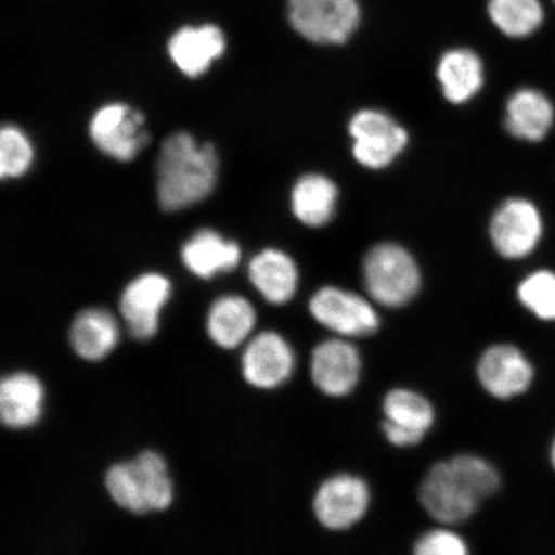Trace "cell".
Returning a JSON list of instances; mask_svg holds the SVG:
<instances>
[{
	"label": "cell",
	"mask_w": 555,
	"mask_h": 555,
	"mask_svg": "<svg viewBox=\"0 0 555 555\" xmlns=\"http://www.w3.org/2000/svg\"><path fill=\"white\" fill-rule=\"evenodd\" d=\"M501 486L498 470L475 455L440 462L423 478L420 499L429 516L443 525H457L474 516L486 498Z\"/></svg>",
	"instance_id": "obj_1"
},
{
	"label": "cell",
	"mask_w": 555,
	"mask_h": 555,
	"mask_svg": "<svg viewBox=\"0 0 555 555\" xmlns=\"http://www.w3.org/2000/svg\"><path fill=\"white\" fill-rule=\"evenodd\" d=\"M214 145H198L189 133L170 135L157 162V194L165 211H179L210 196L218 180Z\"/></svg>",
	"instance_id": "obj_2"
},
{
	"label": "cell",
	"mask_w": 555,
	"mask_h": 555,
	"mask_svg": "<svg viewBox=\"0 0 555 555\" xmlns=\"http://www.w3.org/2000/svg\"><path fill=\"white\" fill-rule=\"evenodd\" d=\"M104 485L113 501L133 515L169 508L173 499L168 464L156 451H144L134 461L115 464Z\"/></svg>",
	"instance_id": "obj_3"
},
{
	"label": "cell",
	"mask_w": 555,
	"mask_h": 555,
	"mask_svg": "<svg viewBox=\"0 0 555 555\" xmlns=\"http://www.w3.org/2000/svg\"><path fill=\"white\" fill-rule=\"evenodd\" d=\"M363 274L367 294L386 308L404 307L421 288V272L413 256L393 243H382L367 253Z\"/></svg>",
	"instance_id": "obj_4"
},
{
	"label": "cell",
	"mask_w": 555,
	"mask_h": 555,
	"mask_svg": "<svg viewBox=\"0 0 555 555\" xmlns=\"http://www.w3.org/2000/svg\"><path fill=\"white\" fill-rule=\"evenodd\" d=\"M289 23L315 44H344L360 23L359 0H287Z\"/></svg>",
	"instance_id": "obj_5"
},
{
	"label": "cell",
	"mask_w": 555,
	"mask_h": 555,
	"mask_svg": "<svg viewBox=\"0 0 555 555\" xmlns=\"http://www.w3.org/2000/svg\"><path fill=\"white\" fill-rule=\"evenodd\" d=\"M353 157L370 169H384L406 147L408 133L390 115L362 109L350 121Z\"/></svg>",
	"instance_id": "obj_6"
},
{
	"label": "cell",
	"mask_w": 555,
	"mask_h": 555,
	"mask_svg": "<svg viewBox=\"0 0 555 555\" xmlns=\"http://www.w3.org/2000/svg\"><path fill=\"white\" fill-rule=\"evenodd\" d=\"M310 312L319 324L344 337H366L379 327L370 301L337 287H324L311 297Z\"/></svg>",
	"instance_id": "obj_7"
},
{
	"label": "cell",
	"mask_w": 555,
	"mask_h": 555,
	"mask_svg": "<svg viewBox=\"0 0 555 555\" xmlns=\"http://www.w3.org/2000/svg\"><path fill=\"white\" fill-rule=\"evenodd\" d=\"M90 137L104 154L119 162L134 159L150 141L143 115L119 103L96 111L90 122Z\"/></svg>",
	"instance_id": "obj_8"
},
{
	"label": "cell",
	"mask_w": 555,
	"mask_h": 555,
	"mask_svg": "<svg viewBox=\"0 0 555 555\" xmlns=\"http://www.w3.org/2000/svg\"><path fill=\"white\" fill-rule=\"evenodd\" d=\"M543 220L535 205L522 198L506 201L491 220L490 235L506 259H522L538 246Z\"/></svg>",
	"instance_id": "obj_9"
},
{
	"label": "cell",
	"mask_w": 555,
	"mask_h": 555,
	"mask_svg": "<svg viewBox=\"0 0 555 555\" xmlns=\"http://www.w3.org/2000/svg\"><path fill=\"white\" fill-rule=\"evenodd\" d=\"M370 502V488L362 478L337 475L319 488L312 505L319 522L330 530L341 531L364 517Z\"/></svg>",
	"instance_id": "obj_10"
},
{
	"label": "cell",
	"mask_w": 555,
	"mask_h": 555,
	"mask_svg": "<svg viewBox=\"0 0 555 555\" xmlns=\"http://www.w3.org/2000/svg\"><path fill=\"white\" fill-rule=\"evenodd\" d=\"M170 295L171 283L168 278L156 273L138 276L125 288L120 311L131 337L147 341L156 336L159 314Z\"/></svg>",
	"instance_id": "obj_11"
},
{
	"label": "cell",
	"mask_w": 555,
	"mask_h": 555,
	"mask_svg": "<svg viewBox=\"0 0 555 555\" xmlns=\"http://www.w3.org/2000/svg\"><path fill=\"white\" fill-rule=\"evenodd\" d=\"M295 371L293 347L275 332H263L246 347L242 357L243 377L260 390H273Z\"/></svg>",
	"instance_id": "obj_12"
},
{
	"label": "cell",
	"mask_w": 555,
	"mask_h": 555,
	"mask_svg": "<svg viewBox=\"0 0 555 555\" xmlns=\"http://www.w3.org/2000/svg\"><path fill=\"white\" fill-rule=\"evenodd\" d=\"M362 359L357 347L344 339L318 345L311 357V377L319 391L332 398L349 395L357 387Z\"/></svg>",
	"instance_id": "obj_13"
},
{
	"label": "cell",
	"mask_w": 555,
	"mask_h": 555,
	"mask_svg": "<svg viewBox=\"0 0 555 555\" xmlns=\"http://www.w3.org/2000/svg\"><path fill=\"white\" fill-rule=\"evenodd\" d=\"M478 379L492 397L506 400L529 390L533 370L517 347L496 345L486 350L478 362Z\"/></svg>",
	"instance_id": "obj_14"
},
{
	"label": "cell",
	"mask_w": 555,
	"mask_h": 555,
	"mask_svg": "<svg viewBox=\"0 0 555 555\" xmlns=\"http://www.w3.org/2000/svg\"><path fill=\"white\" fill-rule=\"evenodd\" d=\"M225 51V38L219 27H183L169 41L170 57L185 75L197 78Z\"/></svg>",
	"instance_id": "obj_15"
},
{
	"label": "cell",
	"mask_w": 555,
	"mask_h": 555,
	"mask_svg": "<svg viewBox=\"0 0 555 555\" xmlns=\"http://www.w3.org/2000/svg\"><path fill=\"white\" fill-rule=\"evenodd\" d=\"M44 388L30 373H16L0 384V418L12 429L37 425L43 414Z\"/></svg>",
	"instance_id": "obj_16"
},
{
	"label": "cell",
	"mask_w": 555,
	"mask_h": 555,
	"mask_svg": "<svg viewBox=\"0 0 555 555\" xmlns=\"http://www.w3.org/2000/svg\"><path fill=\"white\" fill-rule=\"evenodd\" d=\"M119 324L111 312L87 309L76 315L69 330V343L81 359L100 362L119 344Z\"/></svg>",
	"instance_id": "obj_17"
},
{
	"label": "cell",
	"mask_w": 555,
	"mask_h": 555,
	"mask_svg": "<svg viewBox=\"0 0 555 555\" xmlns=\"http://www.w3.org/2000/svg\"><path fill=\"white\" fill-rule=\"evenodd\" d=\"M553 121V104L539 90L520 89L506 103L505 128L522 141H541L551 130Z\"/></svg>",
	"instance_id": "obj_18"
},
{
	"label": "cell",
	"mask_w": 555,
	"mask_h": 555,
	"mask_svg": "<svg viewBox=\"0 0 555 555\" xmlns=\"http://www.w3.org/2000/svg\"><path fill=\"white\" fill-rule=\"evenodd\" d=\"M182 258L194 275L210 280L215 274L231 272L237 267L241 249L237 243L221 238L210 229H203L185 243Z\"/></svg>",
	"instance_id": "obj_19"
},
{
	"label": "cell",
	"mask_w": 555,
	"mask_h": 555,
	"mask_svg": "<svg viewBox=\"0 0 555 555\" xmlns=\"http://www.w3.org/2000/svg\"><path fill=\"white\" fill-rule=\"evenodd\" d=\"M249 280L256 289L274 305L286 304L296 294L298 272L288 255L278 249H266L249 263Z\"/></svg>",
	"instance_id": "obj_20"
},
{
	"label": "cell",
	"mask_w": 555,
	"mask_h": 555,
	"mask_svg": "<svg viewBox=\"0 0 555 555\" xmlns=\"http://www.w3.org/2000/svg\"><path fill=\"white\" fill-rule=\"evenodd\" d=\"M255 324V309L241 296L220 297L207 315L208 336L225 350L235 349L245 341Z\"/></svg>",
	"instance_id": "obj_21"
},
{
	"label": "cell",
	"mask_w": 555,
	"mask_h": 555,
	"mask_svg": "<svg viewBox=\"0 0 555 555\" xmlns=\"http://www.w3.org/2000/svg\"><path fill=\"white\" fill-rule=\"evenodd\" d=\"M442 93L451 103L467 102L483 86L482 61L469 50H453L442 55L437 66Z\"/></svg>",
	"instance_id": "obj_22"
},
{
	"label": "cell",
	"mask_w": 555,
	"mask_h": 555,
	"mask_svg": "<svg viewBox=\"0 0 555 555\" xmlns=\"http://www.w3.org/2000/svg\"><path fill=\"white\" fill-rule=\"evenodd\" d=\"M338 190L335 183L321 173H308L298 179L293 191L295 217L308 227L328 223L335 212Z\"/></svg>",
	"instance_id": "obj_23"
},
{
	"label": "cell",
	"mask_w": 555,
	"mask_h": 555,
	"mask_svg": "<svg viewBox=\"0 0 555 555\" xmlns=\"http://www.w3.org/2000/svg\"><path fill=\"white\" fill-rule=\"evenodd\" d=\"M489 16L509 38H526L535 33L544 20L540 0H490Z\"/></svg>",
	"instance_id": "obj_24"
},
{
	"label": "cell",
	"mask_w": 555,
	"mask_h": 555,
	"mask_svg": "<svg viewBox=\"0 0 555 555\" xmlns=\"http://www.w3.org/2000/svg\"><path fill=\"white\" fill-rule=\"evenodd\" d=\"M384 411L387 421L425 434L435 421L434 408L428 400L405 388L386 395Z\"/></svg>",
	"instance_id": "obj_25"
},
{
	"label": "cell",
	"mask_w": 555,
	"mask_h": 555,
	"mask_svg": "<svg viewBox=\"0 0 555 555\" xmlns=\"http://www.w3.org/2000/svg\"><path fill=\"white\" fill-rule=\"evenodd\" d=\"M519 301L543 321H555V274L540 270L518 287Z\"/></svg>",
	"instance_id": "obj_26"
},
{
	"label": "cell",
	"mask_w": 555,
	"mask_h": 555,
	"mask_svg": "<svg viewBox=\"0 0 555 555\" xmlns=\"http://www.w3.org/2000/svg\"><path fill=\"white\" fill-rule=\"evenodd\" d=\"M33 162L29 139L13 125H5L0 133V176L17 178L24 176Z\"/></svg>",
	"instance_id": "obj_27"
},
{
	"label": "cell",
	"mask_w": 555,
	"mask_h": 555,
	"mask_svg": "<svg viewBox=\"0 0 555 555\" xmlns=\"http://www.w3.org/2000/svg\"><path fill=\"white\" fill-rule=\"evenodd\" d=\"M414 553L418 555H466L468 547L457 533L439 529L429 531L416 541Z\"/></svg>",
	"instance_id": "obj_28"
},
{
	"label": "cell",
	"mask_w": 555,
	"mask_h": 555,
	"mask_svg": "<svg viewBox=\"0 0 555 555\" xmlns=\"http://www.w3.org/2000/svg\"><path fill=\"white\" fill-rule=\"evenodd\" d=\"M384 433L387 440L390 441L392 446L399 448L414 447L416 443H420L426 435L425 433L397 425V423L387 420L384 423Z\"/></svg>",
	"instance_id": "obj_29"
},
{
	"label": "cell",
	"mask_w": 555,
	"mask_h": 555,
	"mask_svg": "<svg viewBox=\"0 0 555 555\" xmlns=\"http://www.w3.org/2000/svg\"><path fill=\"white\" fill-rule=\"evenodd\" d=\"M552 463L555 468V441H554L553 448H552Z\"/></svg>",
	"instance_id": "obj_30"
},
{
	"label": "cell",
	"mask_w": 555,
	"mask_h": 555,
	"mask_svg": "<svg viewBox=\"0 0 555 555\" xmlns=\"http://www.w3.org/2000/svg\"><path fill=\"white\" fill-rule=\"evenodd\" d=\"M554 2H555V0H554Z\"/></svg>",
	"instance_id": "obj_31"
}]
</instances>
